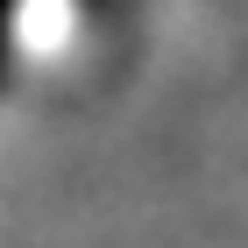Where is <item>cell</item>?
I'll use <instances>...</instances> for the list:
<instances>
[{
    "mask_svg": "<svg viewBox=\"0 0 248 248\" xmlns=\"http://www.w3.org/2000/svg\"><path fill=\"white\" fill-rule=\"evenodd\" d=\"M7 15H15V0H0V50H7Z\"/></svg>",
    "mask_w": 248,
    "mask_h": 248,
    "instance_id": "6da1fadb",
    "label": "cell"
}]
</instances>
